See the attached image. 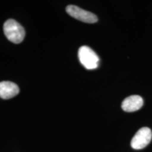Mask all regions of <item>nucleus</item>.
Wrapping results in <instances>:
<instances>
[{
	"label": "nucleus",
	"instance_id": "423d86ee",
	"mask_svg": "<svg viewBox=\"0 0 152 152\" xmlns=\"http://www.w3.org/2000/svg\"><path fill=\"white\" fill-rule=\"evenodd\" d=\"M142 98L139 95H132L123 100L121 107L126 112H134L140 109L143 106Z\"/></svg>",
	"mask_w": 152,
	"mask_h": 152
},
{
	"label": "nucleus",
	"instance_id": "7ed1b4c3",
	"mask_svg": "<svg viewBox=\"0 0 152 152\" xmlns=\"http://www.w3.org/2000/svg\"><path fill=\"white\" fill-rule=\"evenodd\" d=\"M66 12L73 18L87 23H94L97 22L98 18L95 14L90 11H85L77 6L68 5L66 9Z\"/></svg>",
	"mask_w": 152,
	"mask_h": 152
},
{
	"label": "nucleus",
	"instance_id": "39448f33",
	"mask_svg": "<svg viewBox=\"0 0 152 152\" xmlns=\"http://www.w3.org/2000/svg\"><path fill=\"white\" fill-rule=\"evenodd\" d=\"M19 92V87L16 83L11 81L0 82V98L9 99L18 94Z\"/></svg>",
	"mask_w": 152,
	"mask_h": 152
},
{
	"label": "nucleus",
	"instance_id": "20e7f679",
	"mask_svg": "<svg viewBox=\"0 0 152 152\" xmlns=\"http://www.w3.org/2000/svg\"><path fill=\"white\" fill-rule=\"evenodd\" d=\"M152 138L151 130L149 128L144 127L140 129L131 141V147L134 149H142L150 143Z\"/></svg>",
	"mask_w": 152,
	"mask_h": 152
},
{
	"label": "nucleus",
	"instance_id": "f257e3e1",
	"mask_svg": "<svg viewBox=\"0 0 152 152\" xmlns=\"http://www.w3.org/2000/svg\"><path fill=\"white\" fill-rule=\"evenodd\" d=\"M3 29L6 37L13 43L22 42L26 36L23 27L14 19H8L4 24Z\"/></svg>",
	"mask_w": 152,
	"mask_h": 152
},
{
	"label": "nucleus",
	"instance_id": "f03ea898",
	"mask_svg": "<svg viewBox=\"0 0 152 152\" xmlns=\"http://www.w3.org/2000/svg\"><path fill=\"white\" fill-rule=\"evenodd\" d=\"M78 58L82 65L87 70L96 69L99 66V58L90 47L87 46L80 47Z\"/></svg>",
	"mask_w": 152,
	"mask_h": 152
}]
</instances>
